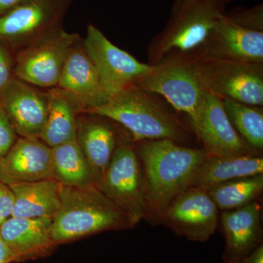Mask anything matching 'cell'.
<instances>
[{"instance_id": "11", "label": "cell", "mask_w": 263, "mask_h": 263, "mask_svg": "<svg viewBox=\"0 0 263 263\" xmlns=\"http://www.w3.org/2000/svg\"><path fill=\"white\" fill-rule=\"evenodd\" d=\"M219 209L205 189L190 186L164 212L161 223L192 241L205 242L217 228Z\"/></svg>"}, {"instance_id": "1", "label": "cell", "mask_w": 263, "mask_h": 263, "mask_svg": "<svg viewBox=\"0 0 263 263\" xmlns=\"http://www.w3.org/2000/svg\"><path fill=\"white\" fill-rule=\"evenodd\" d=\"M140 142L137 154L144 168L146 217L160 222L170 204L190 187L208 154L204 148L179 146L171 140Z\"/></svg>"}, {"instance_id": "22", "label": "cell", "mask_w": 263, "mask_h": 263, "mask_svg": "<svg viewBox=\"0 0 263 263\" xmlns=\"http://www.w3.org/2000/svg\"><path fill=\"white\" fill-rule=\"evenodd\" d=\"M47 93V119L40 139L52 148L76 139L78 117L83 110L59 88L48 89Z\"/></svg>"}, {"instance_id": "31", "label": "cell", "mask_w": 263, "mask_h": 263, "mask_svg": "<svg viewBox=\"0 0 263 263\" xmlns=\"http://www.w3.org/2000/svg\"><path fill=\"white\" fill-rule=\"evenodd\" d=\"M11 262H15L14 256L4 242L0 239V263Z\"/></svg>"}, {"instance_id": "5", "label": "cell", "mask_w": 263, "mask_h": 263, "mask_svg": "<svg viewBox=\"0 0 263 263\" xmlns=\"http://www.w3.org/2000/svg\"><path fill=\"white\" fill-rule=\"evenodd\" d=\"M193 62L206 92L221 100L262 106L263 64L213 58L196 59Z\"/></svg>"}, {"instance_id": "4", "label": "cell", "mask_w": 263, "mask_h": 263, "mask_svg": "<svg viewBox=\"0 0 263 263\" xmlns=\"http://www.w3.org/2000/svg\"><path fill=\"white\" fill-rule=\"evenodd\" d=\"M84 113L119 123L136 141L167 139L176 142L186 136L181 124L152 93L135 86L110 97L102 106Z\"/></svg>"}, {"instance_id": "2", "label": "cell", "mask_w": 263, "mask_h": 263, "mask_svg": "<svg viewBox=\"0 0 263 263\" xmlns=\"http://www.w3.org/2000/svg\"><path fill=\"white\" fill-rule=\"evenodd\" d=\"M132 228L127 216L95 183L61 184L60 205L51 227L52 239L57 246L102 232Z\"/></svg>"}, {"instance_id": "32", "label": "cell", "mask_w": 263, "mask_h": 263, "mask_svg": "<svg viewBox=\"0 0 263 263\" xmlns=\"http://www.w3.org/2000/svg\"><path fill=\"white\" fill-rule=\"evenodd\" d=\"M27 0H0V16L22 4Z\"/></svg>"}, {"instance_id": "30", "label": "cell", "mask_w": 263, "mask_h": 263, "mask_svg": "<svg viewBox=\"0 0 263 263\" xmlns=\"http://www.w3.org/2000/svg\"><path fill=\"white\" fill-rule=\"evenodd\" d=\"M231 263H263V245H261L248 255Z\"/></svg>"}, {"instance_id": "13", "label": "cell", "mask_w": 263, "mask_h": 263, "mask_svg": "<svg viewBox=\"0 0 263 263\" xmlns=\"http://www.w3.org/2000/svg\"><path fill=\"white\" fill-rule=\"evenodd\" d=\"M0 105L18 136L41 138L47 119V91L13 77L0 92Z\"/></svg>"}, {"instance_id": "19", "label": "cell", "mask_w": 263, "mask_h": 263, "mask_svg": "<svg viewBox=\"0 0 263 263\" xmlns=\"http://www.w3.org/2000/svg\"><path fill=\"white\" fill-rule=\"evenodd\" d=\"M76 141L96 183L108 167L118 146L116 133L105 117L81 113L78 117Z\"/></svg>"}, {"instance_id": "12", "label": "cell", "mask_w": 263, "mask_h": 263, "mask_svg": "<svg viewBox=\"0 0 263 263\" xmlns=\"http://www.w3.org/2000/svg\"><path fill=\"white\" fill-rule=\"evenodd\" d=\"M209 156L254 155V148L240 136L227 115L222 100L205 92L193 125Z\"/></svg>"}, {"instance_id": "29", "label": "cell", "mask_w": 263, "mask_h": 263, "mask_svg": "<svg viewBox=\"0 0 263 263\" xmlns=\"http://www.w3.org/2000/svg\"><path fill=\"white\" fill-rule=\"evenodd\" d=\"M13 208V192L6 183L0 179V226L11 217Z\"/></svg>"}, {"instance_id": "24", "label": "cell", "mask_w": 263, "mask_h": 263, "mask_svg": "<svg viewBox=\"0 0 263 263\" xmlns=\"http://www.w3.org/2000/svg\"><path fill=\"white\" fill-rule=\"evenodd\" d=\"M263 175L231 180L209 189L208 193L218 209L230 211L254 201L262 193Z\"/></svg>"}, {"instance_id": "8", "label": "cell", "mask_w": 263, "mask_h": 263, "mask_svg": "<svg viewBox=\"0 0 263 263\" xmlns=\"http://www.w3.org/2000/svg\"><path fill=\"white\" fill-rule=\"evenodd\" d=\"M152 94L162 95L176 110L195 124L204 95L193 60H175L154 65L134 85Z\"/></svg>"}, {"instance_id": "9", "label": "cell", "mask_w": 263, "mask_h": 263, "mask_svg": "<svg viewBox=\"0 0 263 263\" xmlns=\"http://www.w3.org/2000/svg\"><path fill=\"white\" fill-rule=\"evenodd\" d=\"M73 0H27L0 16V43L13 52L62 27Z\"/></svg>"}, {"instance_id": "25", "label": "cell", "mask_w": 263, "mask_h": 263, "mask_svg": "<svg viewBox=\"0 0 263 263\" xmlns=\"http://www.w3.org/2000/svg\"><path fill=\"white\" fill-rule=\"evenodd\" d=\"M221 100L227 115L240 136L254 149H262V108L233 100Z\"/></svg>"}, {"instance_id": "15", "label": "cell", "mask_w": 263, "mask_h": 263, "mask_svg": "<svg viewBox=\"0 0 263 263\" xmlns=\"http://www.w3.org/2000/svg\"><path fill=\"white\" fill-rule=\"evenodd\" d=\"M199 58L263 64V32L243 28L224 14L213 29Z\"/></svg>"}, {"instance_id": "6", "label": "cell", "mask_w": 263, "mask_h": 263, "mask_svg": "<svg viewBox=\"0 0 263 263\" xmlns=\"http://www.w3.org/2000/svg\"><path fill=\"white\" fill-rule=\"evenodd\" d=\"M138 154L129 145L118 144L103 176L95 185L121 209L132 226L146 217L144 173Z\"/></svg>"}, {"instance_id": "27", "label": "cell", "mask_w": 263, "mask_h": 263, "mask_svg": "<svg viewBox=\"0 0 263 263\" xmlns=\"http://www.w3.org/2000/svg\"><path fill=\"white\" fill-rule=\"evenodd\" d=\"M17 136L8 116L0 105V159L9 152L18 138Z\"/></svg>"}, {"instance_id": "10", "label": "cell", "mask_w": 263, "mask_h": 263, "mask_svg": "<svg viewBox=\"0 0 263 263\" xmlns=\"http://www.w3.org/2000/svg\"><path fill=\"white\" fill-rule=\"evenodd\" d=\"M83 45L110 97L134 86L154 67L117 47L93 24L88 26Z\"/></svg>"}, {"instance_id": "17", "label": "cell", "mask_w": 263, "mask_h": 263, "mask_svg": "<svg viewBox=\"0 0 263 263\" xmlns=\"http://www.w3.org/2000/svg\"><path fill=\"white\" fill-rule=\"evenodd\" d=\"M53 218L10 217L0 226V239L14 256L15 262L45 258L58 246L51 237Z\"/></svg>"}, {"instance_id": "14", "label": "cell", "mask_w": 263, "mask_h": 263, "mask_svg": "<svg viewBox=\"0 0 263 263\" xmlns=\"http://www.w3.org/2000/svg\"><path fill=\"white\" fill-rule=\"evenodd\" d=\"M57 87L74 99L83 113L102 106L110 98L94 63L85 51L82 38L71 49Z\"/></svg>"}, {"instance_id": "21", "label": "cell", "mask_w": 263, "mask_h": 263, "mask_svg": "<svg viewBox=\"0 0 263 263\" xmlns=\"http://www.w3.org/2000/svg\"><path fill=\"white\" fill-rule=\"evenodd\" d=\"M262 157L254 155L209 156L192 181L191 186L209 189L227 181L262 174Z\"/></svg>"}, {"instance_id": "20", "label": "cell", "mask_w": 263, "mask_h": 263, "mask_svg": "<svg viewBox=\"0 0 263 263\" xmlns=\"http://www.w3.org/2000/svg\"><path fill=\"white\" fill-rule=\"evenodd\" d=\"M8 186L13 194V217L53 218L60 208L61 184L54 178Z\"/></svg>"}, {"instance_id": "3", "label": "cell", "mask_w": 263, "mask_h": 263, "mask_svg": "<svg viewBox=\"0 0 263 263\" xmlns=\"http://www.w3.org/2000/svg\"><path fill=\"white\" fill-rule=\"evenodd\" d=\"M224 14L223 6L209 0H176L167 26L148 48L150 65L198 59Z\"/></svg>"}, {"instance_id": "23", "label": "cell", "mask_w": 263, "mask_h": 263, "mask_svg": "<svg viewBox=\"0 0 263 263\" xmlns=\"http://www.w3.org/2000/svg\"><path fill=\"white\" fill-rule=\"evenodd\" d=\"M53 178L60 184L83 186L95 183L92 171L76 140L51 148Z\"/></svg>"}, {"instance_id": "28", "label": "cell", "mask_w": 263, "mask_h": 263, "mask_svg": "<svg viewBox=\"0 0 263 263\" xmlns=\"http://www.w3.org/2000/svg\"><path fill=\"white\" fill-rule=\"evenodd\" d=\"M14 52L0 43V92L14 76Z\"/></svg>"}, {"instance_id": "33", "label": "cell", "mask_w": 263, "mask_h": 263, "mask_svg": "<svg viewBox=\"0 0 263 263\" xmlns=\"http://www.w3.org/2000/svg\"><path fill=\"white\" fill-rule=\"evenodd\" d=\"M209 1L212 2V3H216V4L223 6V5L226 4L227 3H229L231 0H209Z\"/></svg>"}, {"instance_id": "26", "label": "cell", "mask_w": 263, "mask_h": 263, "mask_svg": "<svg viewBox=\"0 0 263 263\" xmlns=\"http://www.w3.org/2000/svg\"><path fill=\"white\" fill-rule=\"evenodd\" d=\"M228 18L237 25L255 32H263V6L257 5L250 9L243 10L233 15H228Z\"/></svg>"}, {"instance_id": "18", "label": "cell", "mask_w": 263, "mask_h": 263, "mask_svg": "<svg viewBox=\"0 0 263 263\" xmlns=\"http://www.w3.org/2000/svg\"><path fill=\"white\" fill-rule=\"evenodd\" d=\"M224 234V263L235 262L263 245L260 206L252 201L245 206L224 211L221 214Z\"/></svg>"}, {"instance_id": "16", "label": "cell", "mask_w": 263, "mask_h": 263, "mask_svg": "<svg viewBox=\"0 0 263 263\" xmlns=\"http://www.w3.org/2000/svg\"><path fill=\"white\" fill-rule=\"evenodd\" d=\"M53 178L51 148L37 138L19 137L0 159V179L8 185Z\"/></svg>"}, {"instance_id": "7", "label": "cell", "mask_w": 263, "mask_h": 263, "mask_svg": "<svg viewBox=\"0 0 263 263\" xmlns=\"http://www.w3.org/2000/svg\"><path fill=\"white\" fill-rule=\"evenodd\" d=\"M81 39L62 27L21 48L14 53L13 76L35 87H57L71 49Z\"/></svg>"}]
</instances>
